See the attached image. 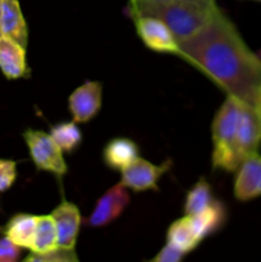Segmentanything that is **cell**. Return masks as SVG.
Returning <instances> with one entry per match:
<instances>
[{"label": "cell", "instance_id": "1", "mask_svg": "<svg viewBox=\"0 0 261 262\" xmlns=\"http://www.w3.org/2000/svg\"><path fill=\"white\" fill-rule=\"evenodd\" d=\"M179 56L209 77L217 87L258 110L261 58L245 42L220 9L194 35L179 42Z\"/></svg>", "mask_w": 261, "mask_h": 262}, {"label": "cell", "instance_id": "2", "mask_svg": "<svg viewBox=\"0 0 261 262\" xmlns=\"http://www.w3.org/2000/svg\"><path fill=\"white\" fill-rule=\"evenodd\" d=\"M219 9L214 0H176V2H146L129 0L127 13L136 15H151L165 23L178 42L191 37L201 30Z\"/></svg>", "mask_w": 261, "mask_h": 262}, {"label": "cell", "instance_id": "3", "mask_svg": "<svg viewBox=\"0 0 261 262\" xmlns=\"http://www.w3.org/2000/svg\"><path fill=\"white\" fill-rule=\"evenodd\" d=\"M242 105L235 97L227 96L212 119L211 165L214 170L233 173L242 163L235 146Z\"/></svg>", "mask_w": 261, "mask_h": 262}, {"label": "cell", "instance_id": "4", "mask_svg": "<svg viewBox=\"0 0 261 262\" xmlns=\"http://www.w3.org/2000/svg\"><path fill=\"white\" fill-rule=\"evenodd\" d=\"M23 140L37 170L53 174L59 179L68 173L64 152L49 133L38 129H26Z\"/></svg>", "mask_w": 261, "mask_h": 262}, {"label": "cell", "instance_id": "5", "mask_svg": "<svg viewBox=\"0 0 261 262\" xmlns=\"http://www.w3.org/2000/svg\"><path fill=\"white\" fill-rule=\"evenodd\" d=\"M129 204V189L119 182L97 200L90 216L84 219V224L90 228L107 227L122 216Z\"/></svg>", "mask_w": 261, "mask_h": 262}, {"label": "cell", "instance_id": "6", "mask_svg": "<svg viewBox=\"0 0 261 262\" xmlns=\"http://www.w3.org/2000/svg\"><path fill=\"white\" fill-rule=\"evenodd\" d=\"M136 32L143 45L155 53L173 54L179 56V42L170 28L160 19L151 15L132 17Z\"/></svg>", "mask_w": 261, "mask_h": 262}, {"label": "cell", "instance_id": "7", "mask_svg": "<svg viewBox=\"0 0 261 262\" xmlns=\"http://www.w3.org/2000/svg\"><path fill=\"white\" fill-rule=\"evenodd\" d=\"M171 165L173 161L170 159L165 160L160 165H155L146 159L137 158L130 165L122 170L120 182L136 193L159 191V181L166 171L170 170Z\"/></svg>", "mask_w": 261, "mask_h": 262}, {"label": "cell", "instance_id": "8", "mask_svg": "<svg viewBox=\"0 0 261 262\" xmlns=\"http://www.w3.org/2000/svg\"><path fill=\"white\" fill-rule=\"evenodd\" d=\"M102 106V83L86 81L68 97V109L76 123H89L99 114Z\"/></svg>", "mask_w": 261, "mask_h": 262}, {"label": "cell", "instance_id": "9", "mask_svg": "<svg viewBox=\"0 0 261 262\" xmlns=\"http://www.w3.org/2000/svg\"><path fill=\"white\" fill-rule=\"evenodd\" d=\"M233 193L241 202L261 197V156L258 154L250 155L240 164L235 170Z\"/></svg>", "mask_w": 261, "mask_h": 262}, {"label": "cell", "instance_id": "10", "mask_svg": "<svg viewBox=\"0 0 261 262\" xmlns=\"http://www.w3.org/2000/svg\"><path fill=\"white\" fill-rule=\"evenodd\" d=\"M261 143V114L257 109L242 105L237 130V152L241 161L257 154Z\"/></svg>", "mask_w": 261, "mask_h": 262}, {"label": "cell", "instance_id": "11", "mask_svg": "<svg viewBox=\"0 0 261 262\" xmlns=\"http://www.w3.org/2000/svg\"><path fill=\"white\" fill-rule=\"evenodd\" d=\"M50 215L55 223L58 246L64 248H76L79 228L82 224L78 206L73 202L63 200Z\"/></svg>", "mask_w": 261, "mask_h": 262}, {"label": "cell", "instance_id": "12", "mask_svg": "<svg viewBox=\"0 0 261 262\" xmlns=\"http://www.w3.org/2000/svg\"><path fill=\"white\" fill-rule=\"evenodd\" d=\"M0 71L7 79L27 78L30 76L26 48L3 35H0Z\"/></svg>", "mask_w": 261, "mask_h": 262}, {"label": "cell", "instance_id": "13", "mask_svg": "<svg viewBox=\"0 0 261 262\" xmlns=\"http://www.w3.org/2000/svg\"><path fill=\"white\" fill-rule=\"evenodd\" d=\"M0 33L27 48L28 26L23 15L19 0H2Z\"/></svg>", "mask_w": 261, "mask_h": 262}, {"label": "cell", "instance_id": "14", "mask_svg": "<svg viewBox=\"0 0 261 262\" xmlns=\"http://www.w3.org/2000/svg\"><path fill=\"white\" fill-rule=\"evenodd\" d=\"M137 143L128 137H114L105 145L102 150V160L109 169L122 171L140 158Z\"/></svg>", "mask_w": 261, "mask_h": 262}, {"label": "cell", "instance_id": "15", "mask_svg": "<svg viewBox=\"0 0 261 262\" xmlns=\"http://www.w3.org/2000/svg\"><path fill=\"white\" fill-rule=\"evenodd\" d=\"M228 219L227 206L220 200H212L211 204L199 212L197 215L191 216L192 224L197 235L204 241L205 238L215 234L224 227L225 222Z\"/></svg>", "mask_w": 261, "mask_h": 262}, {"label": "cell", "instance_id": "16", "mask_svg": "<svg viewBox=\"0 0 261 262\" xmlns=\"http://www.w3.org/2000/svg\"><path fill=\"white\" fill-rule=\"evenodd\" d=\"M166 242L188 255L199 247L202 241L194 230L191 216L184 215L183 217L171 223L170 227L168 228Z\"/></svg>", "mask_w": 261, "mask_h": 262}, {"label": "cell", "instance_id": "17", "mask_svg": "<svg viewBox=\"0 0 261 262\" xmlns=\"http://www.w3.org/2000/svg\"><path fill=\"white\" fill-rule=\"evenodd\" d=\"M36 224H37V215L20 212L10 217L5 228H3V233L19 247L31 250L35 237Z\"/></svg>", "mask_w": 261, "mask_h": 262}, {"label": "cell", "instance_id": "18", "mask_svg": "<svg viewBox=\"0 0 261 262\" xmlns=\"http://www.w3.org/2000/svg\"><path fill=\"white\" fill-rule=\"evenodd\" d=\"M58 247V234H56L55 223L51 215L37 216L35 237H33L31 252L45 253Z\"/></svg>", "mask_w": 261, "mask_h": 262}, {"label": "cell", "instance_id": "19", "mask_svg": "<svg viewBox=\"0 0 261 262\" xmlns=\"http://www.w3.org/2000/svg\"><path fill=\"white\" fill-rule=\"evenodd\" d=\"M77 124L78 123L72 120V122L58 123L51 127L50 136L64 154L74 152L81 146L83 135L81 128Z\"/></svg>", "mask_w": 261, "mask_h": 262}, {"label": "cell", "instance_id": "20", "mask_svg": "<svg viewBox=\"0 0 261 262\" xmlns=\"http://www.w3.org/2000/svg\"><path fill=\"white\" fill-rule=\"evenodd\" d=\"M214 200L211 184L206 178H200L193 187L187 192L184 200L183 211L184 215L193 216L206 209Z\"/></svg>", "mask_w": 261, "mask_h": 262}, {"label": "cell", "instance_id": "21", "mask_svg": "<svg viewBox=\"0 0 261 262\" xmlns=\"http://www.w3.org/2000/svg\"><path fill=\"white\" fill-rule=\"evenodd\" d=\"M26 262H78L79 258L76 253V248H64L58 246L54 250L45 253L31 252L25 258Z\"/></svg>", "mask_w": 261, "mask_h": 262}, {"label": "cell", "instance_id": "22", "mask_svg": "<svg viewBox=\"0 0 261 262\" xmlns=\"http://www.w3.org/2000/svg\"><path fill=\"white\" fill-rule=\"evenodd\" d=\"M17 179V163L14 160L0 159V193L8 191Z\"/></svg>", "mask_w": 261, "mask_h": 262}, {"label": "cell", "instance_id": "23", "mask_svg": "<svg viewBox=\"0 0 261 262\" xmlns=\"http://www.w3.org/2000/svg\"><path fill=\"white\" fill-rule=\"evenodd\" d=\"M22 247L15 245L7 235L0 238V262H15L22 256Z\"/></svg>", "mask_w": 261, "mask_h": 262}, {"label": "cell", "instance_id": "24", "mask_svg": "<svg viewBox=\"0 0 261 262\" xmlns=\"http://www.w3.org/2000/svg\"><path fill=\"white\" fill-rule=\"evenodd\" d=\"M186 256V253L182 252L181 250H178L177 247H174L173 245L166 242L165 246L156 253L155 257L151 258L153 262H179L182 261Z\"/></svg>", "mask_w": 261, "mask_h": 262}, {"label": "cell", "instance_id": "25", "mask_svg": "<svg viewBox=\"0 0 261 262\" xmlns=\"http://www.w3.org/2000/svg\"><path fill=\"white\" fill-rule=\"evenodd\" d=\"M146 2H159V3H163V2H176V0H146ZM201 2V0H199Z\"/></svg>", "mask_w": 261, "mask_h": 262}, {"label": "cell", "instance_id": "26", "mask_svg": "<svg viewBox=\"0 0 261 262\" xmlns=\"http://www.w3.org/2000/svg\"><path fill=\"white\" fill-rule=\"evenodd\" d=\"M258 112H260L261 114V96H260V105H258Z\"/></svg>", "mask_w": 261, "mask_h": 262}, {"label": "cell", "instance_id": "27", "mask_svg": "<svg viewBox=\"0 0 261 262\" xmlns=\"http://www.w3.org/2000/svg\"><path fill=\"white\" fill-rule=\"evenodd\" d=\"M257 55H258V56H260V58H261V50H260V51H258V53H257Z\"/></svg>", "mask_w": 261, "mask_h": 262}, {"label": "cell", "instance_id": "28", "mask_svg": "<svg viewBox=\"0 0 261 262\" xmlns=\"http://www.w3.org/2000/svg\"><path fill=\"white\" fill-rule=\"evenodd\" d=\"M0 10H2V0H0ZM2 35V33H0Z\"/></svg>", "mask_w": 261, "mask_h": 262}, {"label": "cell", "instance_id": "29", "mask_svg": "<svg viewBox=\"0 0 261 262\" xmlns=\"http://www.w3.org/2000/svg\"><path fill=\"white\" fill-rule=\"evenodd\" d=\"M0 233H3V228L2 227H0Z\"/></svg>", "mask_w": 261, "mask_h": 262}, {"label": "cell", "instance_id": "30", "mask_svg": "<svg viewBox=\"0 0 261 262\" xmlns=\"http://www.w3.org/2000/svg\"><path fill=\"white\" fill-rule=\"evenodd\" d=\"M258 2H261V0H258Z\"/></svg>", "mask_w": 261, "mask_h": 262}]
</instances>
